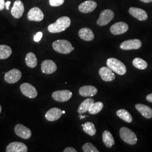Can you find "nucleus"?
Masks as SVG:
<instances>
[{
	"instance_id": "obj_3",
	"label": "nucleus",
	"mask_w": 152,
	"mask_h": 152,
	"mask_svg": "<svg viewBox=\"0 0 152 152\" xmlns=\"http://www.w3.org/2000/svg\"><path fill=\"white\" fill-rule=\"evenodd\" d=\"M107 65L110 69L119 75H124L126 73L127 69L125 64L115 58L108 59L107 61Z\"/></svg>"
},
{
	"instance_id": "obj_2",
	"label": "nucleus",
	"mask_w": 152,
	"mask_h": 152,
	"mask_svg": "<svg viewBox=\"0 0 152 152\" xmlns=\"http://www.w3.org/2000/svg\"><path fill=\"white\" fill-rule=\"evenodd\" d=\"M53 48L55 51L62 54H68L75 50L71 42L65 39L55 41L53 43Z\"/></svg>"
},
{
	"instance_id": "obj_11",
	"label": "nucleus",
	"mask_w": 152,
	"mask_h": 152,
	"mask_svg": "<svg viewBox=\"0 0 152 152\" xmlns=\"http://www.w3.org/2000/svg\"><path fill=\"white\" fill-rule=\"evenodd\" d=\"M27 18L30 21L41 22L44 19V14L39 8L34 7L29 11Z\"/></svg>"
},
{
	"instance_id": "obj_34",
	"label": "nucleus",
	"mask_w": 152,
	"mask_h": 152,
	"mask_svg": "<svg viewBox=\"0 0 152 152\" xmlns=\"http://www.w3.org/2000/svg\"><path fill=\"white\" fill-rule=\"evenodd\" d=\"M64 152H77V150L72 147H68L64 150Z\"/></svg>"
},
{
	"instance_id": "obj_32",
	"label": "nucleus",
	"mask_w": 152,
	"mask_h": 152,
	"mask_svg": "<svg viewBox=\"0 0 152 152\" xmlns=\"http://www.w3.org/2000/svg\"><path fill=\"white\" fill-rule=\"evenodd\" d=\"M64 0H49V4L51 6L57 7L63 5Z\"/></svg>"
},
{
	"instance_id": "obj_8",
	"label": "nucleus",
	"mask_w": 152,
	"mask_h": 152,
	"mask_svg": "<svg viewBox=\"0 0 152 152\" xmlns=\"http://www.w3.org/2000/svg\"><path fill=\"white\" fill-rule=\"evenodd\" d=\"M72 96V92L66 90L56 91L52 94V98L55 101L65 102L69 100Z\"/></svg>"
},
{
	"instance_id": "obj_38",
	"label": "nucleus",
	"mask_w": 152,
	"mask_h": 152,
	"mask_svg": "<svg viewBox=\"0 0 152 152\" xmlns=\"http://www.w3.org/2000/svg\"><path fill=\"white\" fill-rule=\"evenodd\" d=\"M140 1L144 3H151L152 2V0H140Z\"/></svg>"
},
{
	"instance_id": "obj_25",
	"label": "nucleus",
	"mask_w": 152,
	"mask_h": 152,
	"mask_svg": "<svg viewBox=\"0 0 152 152\" xmlns=\"http://www.w3.org/2000/svg\"><path fill=\"white\" fill-rule=\"evenodd\" d=\"M26 63L29 68H33L37 65V59L36 56L33 53H28L26 56Z\"/></svg>"
},
{
	"instance_id": "obj_19",
	"label": "nucleus",
	"mask_w": 152,
	"mask_h": 152,
	"mask_svg": "<svg viewBox=\"0 0 152 152\" xmlns=\"http://www.w3.org/2000/svg\"><path fill=\"white\" fill-rule=\"evenodd\" d=\"M63 114L62 110L58 108H53L49 109V110L46 112L45 114L46 119L50 121L53 122L56 120H59Z\"/></svg>"
},
{
	"instance_id": "obj_41",
	"label": "nucleus",
	"mask_w": 152,
	"mask_h": 152,
	"mask_svg": "<svg viewBox=\"0 0 152 152\" xmlns=\"http://www.w3.org/2000/svg\"><path fill=\"white\" fill-rule=\"evenodd\" d=\"M62 112H63V114H64L65 113V111L64 110H63V111H62Z\"/></svg>"
},
{
	"instance_id": "obj_15",
	"label": "nucleus",
	"mask_w": 152,
	"mask_h": 152,
	"mask_svg": "<svg viewBox=\"0 0 152 152\" xmlns=\"http://www.w3.org/2000/svg\"><path fill=\"white\" fill-rule=\"evenodd\" d=\"M57 69V66L54 61L45 60L41 63V71L47 75H50L54 73Z\"/></svg>"
},
{
	"instance_id": "obj_30",
	"label": "nucleus",
	"mask_w": 152,
	"mask_h": 152,
	"mask_svg": "<svg viewBox=\"0 0 152 152\" xmlns=\"http://www.w3.org/2000/svg\"><path fill=\"white\" fill-rule=\"evenodd\" d=\"M132 64L136 68L141 70L146 69L148 66L147 61L139 58H135L132 61Z\"/></svg>"
},
{
	"instance_id": "obj_35",
	"label": "nucleus",
	"mask_w": 152,
	"mask_h": 152,
	"mask_svg": "<svg viewBox=\"0 0 152 152\" xmlns=\"http://www.w3.org/2000/svg\"><path fill=\"white\" fill-rule=\"evenodd\" d=\"M5 6V0H0V11L2 10Z\"/></svg>"
},
{
	"instance_id": "obj_18",
	"label": "nucleus",
	"mask_w": 152,
	"mask_h": 152,
	"mask_svg": "<svg viewBox=\"0 0 152 152\" xmlns=\"http://www.w3.org/2000/svg\"><path fill=\"white\" fill-rule=\"evenodd\" d=\"M99 73L100 76H101L102 80L104 81H112L115 78V76L113 73V71L110 69L109 67L104 66L101 68L99 69Z\"/></svg>"
},
{
	"instance_id": "obj_26",
	"label": "nucleus",
	"mask_w": 152,
	"mask_h": 152,
	"mask_svg": "<svg viewBox=\"0 0 152 152\" xmlns=\"http://www.w3.org/2000/svg\"><path fill=\"white\" fill-rule=\"evenodd\" d=\"M12 54L11 48L6 45H0V59L4 60L9 58Z\"/></svg>"
},
{
	"instance_id": "obj_17",
	"label": "nucleus",
	"mask_w": 152,
	"mask_h": 152,
	"mask_svg": "<svg viewBox=\"0 0 152 152\" xmlns=\"http://www.w3.org/2000/svg\"><path fill=\"white\" fill-rule=\"evenodd\" d=\"M129 12L131 15L139 20L145 21L148 19V14L146 11L140 8L132 7L129 9Z\"/></svg>"
},
{
	"instance_id": "obj_13",
	"label": "nucleus",
	"mask_w": 152,
	"mask_h": 152,
	"mask_svg": "<svg viewBox=\"0 0 152 152\" xmlns=\"http://www.w3.org/2000/svg\"><path fill=\"white\" fill-rule=\"evenodd\" d=\"M24 12V6L20 0H16L14 2V5L11 9L12 16L15 19H19L22 17Z\"/></svg>"
},
{
	"instance_id": "obj_29",
	"label": "nucleus",
	"mask_w": 152,
	"mask_h": 152,
	"mask_svg": "<svg viewBox=\"0 0 152 152\" xmlns=\"http://www.w3.org/2000/svg\"><path fill=\"white\" fill-rule=\"evenodd\" d=\"M103 108V104L100 102L94 103L91 104L88 112L90 114H96L99 113Z\"/></svg>"
},
{
	"instance_id": "obj_16",
	"label": "nucleus",
	"mask_w": 152,
	"mask_h": 152,
	"mask_svg": "<svg viewBox=\"0 0 152 152\" xmlns=\"http://www.w3.org/2000/svg\"><path fill=\"white\" fill-rule=\"evenodd\" d=\"M97 6V3L92 0L86 1L78 6V9L82 13H89L94 11Z\"/></svg>"
},
{
	"instance_id": "obj_27",
	"label": "nucleus",
	"mask_w": 152,
	"mask_h": 152,
	"mask_svg": "<svg viewBox=\"0 0 152 152\" xmlns=\"http://www.w3.org/2000/svg\"><path fill=\"white\" fill-rule=\"evenodd\" d=\"M117 115L121 119L127 123H131L132 121V117L130 113L126 109H120L117 111Z\"/></svg>"
},
{
	"instance_id": "obj_6",
	"label": "nucleus",
	"mask_w": 152,
	"mask_h": 152,
	"mask_svg": "<svg viewBox=\"0 0 152 152\" xmlns=\"http://www.w3.org/2000/svg\"><path fill=\"white\" fill-rule=\"evenodd\" d=\"M20 90L24 96L30 99L36 98L38 95L36 88L29 83H22L20 86Z\"/></svg>"
},
{
	"instance_id": "obj_1",
	"label": "nucleus",
	"mask_w": 152,
	"mask_h": 152,
	"mask_svg": "<svg viewBox=\"0 0 152 152\" xmlns=\"http://www.w3.org/2000/svg\"><path fill=\"white\" fill-rule=\"evenodd\" d=\"M70 18L68 16L59 18L56 22L50 24L48 27L49 32L52 33H60L64 31L71 25Z\"/></svg>"
},
{
	"instance_id": "obj_7",
	"label": "nucleus",
	"mask_w": 152,
	"mask_h": 152,
	"mask_svg": "<svg viewBox=\"0 0 152 152\" xmlns=\"http://www.w3.org/2000/svg\"><path fill=\"white\" fill-rule=\"evenodd\" d=\"M22 72L18 69H12L6 72L4 76V80L7 83L10 84L15 83L22 78Z\"/></svg>"
},
{
	"instance_id": "obj_12",
	"label": "nucleus",
	"mask_w": 152,
	"mask_h": 152,
	"mask_svg": "<svg viewBox=\"0 0 152 152\" xmlns=\"http://www.w3.org/2000/svg\"><path fill=\"white\" fill-rule=\"evenodd\" d=\"M28 148L27 145L22 142L14 141L10 142L6 149V152H27Z\"/></svg>"
},
{
	"instance_id": "obj_33",
	"label": "nucleus",
	"mask_w": 152,
	"mask_h": 152,
	"mask_svg": "<svg viewBox=\"0 0 152 152\" xmlns=\"http://www.w3.org/2000/svg\"><path fill=\"white\" fill-rule=\"evenodd\" d=\"M43 34L41 32H38L36 35L34 36V41L35 42H39L42 37Z\"/></svg>"
},
{
	"instance_id": "obj_28",
	"label": "nucleus",
	"mask_w": 152,
	"mask_h": 152,
	"mask_svg": "<svg viewBox=\"0 0 152 152\" xmlns=\"http://www.w3.org/2000/svg\"><path fill=\"white\" fill-rule=\"evenodd\" d=\"M83 127V130L85 132H86L88 135L90 136H94L96 134V128L94 124L90 122H87L85 123L84 124L82 125Z\"/></svg>"
},
{
	"instance_id": "obj_21",
	"label": "nucleus",
	"mask_w": 152,
	"mask_h": 152,
	"mask_svg": "<svg viewBox=\"0 0 152 152\" xmlns=\"http://www.w3.org/2000/svg\"><path fill=\"white\" fill-rule=\"evenodd\" d=\"M135 108L138 112L145 118H152V109L149 107L142 104H137L135 105Z\"/></svg>"
},
{
	"instance_id": "obj_36",
	"label": "nucleus",
	"mask_w": 152,
	"mask_h": 152,
	"mask_svg": "<svg viewBox=\"0 0 152 152\" xmlns=\"http://www.w3.org/2000/svg\"><path fill=\"white\" fill-rule=\"evenodd\" d=\"M146 99H147V100L148 102L152 103V94H150L148 95Z\"/></svg>"
},
{
	"instance_id": "obj_39",
	"label": "nucleus",
	"mask_w": 152,
	"mask_h": 152,
	"mask_svg": "<svg viewBox=\"0 0 152 152\" xmlns=\"http://www.w3.org/2000/svg\"><path fill=\"white\" fill-rule=\"evenodd\" d=\"M80 119H82V118H85L86 116H85V115H82V114H81L80 116Z\"/></svg>"
},
{
	"instance_id": "obj_37",
	"label": "nucleus",
	"mask_w": 152,
	"mask_h": 152,
	"mask_svg": "<svg viewBox=\"0 0 152 152\" xmlns=\"http://www.w3.org/2000/svg\"><path fill=\"white\" fill-rule=\"evenodd\" d=\"M10 4H11V2L10 1H7V2H6L5 3L6 8V9L7 10H9V7H10Z\"/></svg>"
},
{
	"instance_id": "obj_10",
	"label": "nucleus",
	"mask_w": 152,
	"mask_h": 152,
	"mask_svg": "<svg viewBox=\"0 0 152 152\" xmlns=\"http://www.w3.org/2000/svg\"><path fill=\"white\" fill-rule=\"evenodd\" d=\"M16 135L23 139L27 140L32 136L31 130L22 124H17L14 128Z\"/></svg>"
},
{
	"instance_id": "obj_31",
	"label": "nucleus",
	"mask_w": 152,
	"mask_h": 152,
	"mask_svg": "<svg viewBox=\"0 0 152 152\" xmlns=\"http://www.w3.org/2000/svg\"><path fill=\"white\" fill-rule=\"evenodd\" d=\"M82 150L84 152H99V151L90 142L85 144L82 147Z\"/></svg>"
},
{
	"instance_id": "obj_40",
	"label": "nucleus",
	"mask_w": 152,
	"mask_h": 152,
	"mask_svg": "<svg viewBox=\"0 0 152 152\" xmlns=\"http://www.w3.org/2000/svg\"><path fill=\"white\" fill-rule=\"evenodd\" d=\"M1 111H2V108H1V106L0 105V113H1Z\"/></svg>"
},
{
	"instance_id": "obj_9",
	"label": "nucleus",
	"mask_w": 152,
	"mask_h": 152,
	"mask_svg": "<svg viewBox=\"0 0 152 152\" xmlns=\"http://www.w3.org/2000/svg\"><path fill=\"white\" fill-rule=\"evenodd\" d=\"M141 41L139 39H129L123 42L120 45V48L123 50H137L141 48Z\"/></svg>"
},
{
	"instance_id": "obj_20",
	"label": "nucleus",
	"mask_w": 152,
	"mask_h": 152,
	"mask_svg": "<svg viewBox=\"0 0 152 152\" xmlns=\"http://www.w3.org/2000/svg\"><path fill=\"white\" fill-rule=\"evenodd\" d=\"M98 92V89L92 86H83L79 89V94L83 97H91Z\"/></svg>"
},
{
	"instance_id": "obj_14",
	"label": "nucleus",
	"mask_w": 152,
	"mask_h": 152,
	"mask_svg": "<svg viewBox=\"0 0 152 152\" xmlns=\"http://www.w3.org/2000/svg\"><path fill=\"white\" fill-rule=\"evenodd\" d=\"M129 29V26L125 22L115 23L111 26L110 31L114 35H120L126 32Z\"/></svg>"
},
{
	"instance_id": "obj_24",
	"label": "nucleus",
	"mask_w": 152,
	"mask_h": 152,
	"mask_svg": "<svg viewBox=\"0 0 152 152\" xmlns=\"http://www.w3.org/2000/svg\"><path fill=\"white\" fill-rule=\"evenodd\" d=\"M103 141L105 146L111 148L115 143L113 136L109 131H104L103 133Z\"/></svg>"
},
{
	"instance_id": "obj_23",
	"label": "nucleus",
	"mask_w": 152,
	"mask_h": 152,
	"mask_svg": "<svg viewBox=\"0 0 152 152\" xmlns=\"http://www.w3.org/2000/svg\"><path fill=\"white\" fill-rule=\"evenodd\" d=\"M95 103V101L93 99L88 98L85 100L78 108V112L80 114H83L88 112L90 106L92 103Z\"/></svg>"
},
{
	"instance_id": "obj_4",
	"label": "nucleus",
	"mask_w": 152,
	"mask_h": 152,
	"mask_svg": "<svg viewBox=\"0 0 152 152\" xmlns=\"http://www.w3.org/2000/svg\"><path fill=\"white\" fill-rule=\"evenodd\" d=\"M120 137L123 141L128 144L135 145L137 142L136 134L127 127H123L120 130Z\"/></svg>"
},
{
	"instance_id": "obj_22",
	"label": "nucleus",
	"mask_w": 152,
	"mask_h": 152,
	"mask_svg": "<svg viewBox=\"0 0 152 152\" xmlns=\"http://www.w3.org/2000/svg\"><path fill=\"white\" fill-rule=\"evenodd\" d=\"M79 37L86 41H91L94 38V34L92 30L88 28H83L78 32Z\"/></svg>"
},
{
	"instance_id": "obj_5",
	"label": "nucleus",
	"mask_w": 152,
	"mask_h": 152,
	"mask_svg": "<svg viewBox=\"0 0 152 152\" xmlns=\"http://www.w3.org/2000/svg\"><path fill=\"white\" fill-rule=\"evenodd\" d=\"M114 17L113 11L109 9L104 10L100 14L99 18L97 20V24L100 26H104L111 22Z\"/></svg>"
}]
</instances>
